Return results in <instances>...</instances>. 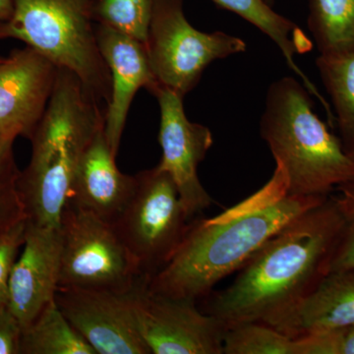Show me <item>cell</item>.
Wrapping results in <instances>:
<instances>
[{
  "instance_id": "cell-1",
  "label": "cell",
  "mask_w": 354,
  "mask_h": 354,
  "mask_svg": "<svg viewBox=\"0 0 354 354\" xmlns=\"http://www.w3.org/2000/svg\"><path fill=\"white\" fill-rule=\"evenodd\" d=\"M342 223L330 196L295 216L247 261L232 285L211 295L206 313L227 328L255 322L278 330L327 274Z\"/></svg>"
},
{
  "instance_id": "cell-2",
  "label": "cell",
  "mask_w": 354,
  "mask_h": 354,
  "mask_svg": "<svg viewBox=\"0 0 354 354\" xmlns=\"http://www.w3.org/2000/svg\"><path fill=\"white\" fill-rule=\"evenodd\" d=\"M329 197V196H328ZM328 197L290 196L281 174L268 201L237 216L190 223L176 254L148 279L152 292L199 299L235 271L286 223Z\"/></svg>"
},
{
  "instance_id": "cell-3",
  "label": "cell",
  "mask_w": 354,
  "mask_h": 354,
  "mask_svg": "<svg viewBox=\"0 0 354 354\" xmlns=\"http://www.w3.org/2000/svg\"><path fill=\"white\" fill-rule=\"evenodd\" d=\"M106 111L73 72L58 68L48 108L30 139L31 160L18 179L28 221L60 227L77 167L104 127Z\"/></svg>"
},
{
  "instance_id": "cell-4",
  "label": "cell",
  "mask_w": 354,
  "mask_h": 354,
  "mask_svg": "<svg viewBox=\"0 0 354 354\" xmlns=\"http://www.w3.org/2000/svg\"><path fill=\"white\" fill-rule=\"evenodd\" d=\"M261 137L283 171L290 196L328 197L354 181V162L313 111L304 84L283 77L268 88Z\"/></svg>"
},
{
  "instance_id": "cell-5",
  "label": "cell",
  "mask_w": 354,
  "mask_h": 354,
  "mask_svg": "<svg viewBox=\"0 0 354 354\" xmlns=\"http://www.w3.org/2000/svg\"><path fill=\"white\" fill-rule=\"evenodd\" d=\"M6 39H19L73 72L106 109L111 76L97 44L92 0H13L12 16L0 23V41Z\"/></svg>"
},
{
  "instance_id": "cell-6",
  "label": "cell",
  "mask_w": 354,
  "mask_h": 354,
  "mask_svg": "<svg viewBox=\"0 0 354 354\" xmlns=\"http://www.w3.org/2000/svg\"><path fill=\"white\" fill-rule=\"evenodd\" d=\"M145 46L158 85L183 97L212 62L246 50L239 37L195 29L184 14L183 0H153Z\"/></svg>"
},
{
  "instance_id": "cell-7",
  "label": "cell",
  "mask_w": 354,
  "mask_h": 354,
  "mask_svg": "<svg viewBox=\"0 0 354 354\" xmlns=\"http://www.w3.org/2000/svg\"><path fill=\"white\" fill-rule=\"evenodd\" d=\"M135 176L134 193L113 227L142 276L151 278L176 254L190 223L167 171L157 165Z\"/></svg>"
},
{
  "instance_id": "cell-8",
  "label": "cell",
  "mask_w": 354,
  "mask_h": 354,
  "mask_svg": "<svg viewBox=\"0 0 354 354\" xmlns=\"http://www.w3.org/2000/svg\"><path fill=\"white\" fill-rule=\"evenodd\" d=\"M59 288L130 291L144 278L115 227L67 201Z\"/></svg>"
},
{
  "instance_id": "cell-9",
  "label": "cell",
  "mask_w": 354,
  "mask_h": 354,
  "mask_svg": "<svg viewBox=\"0 0 354 354\" xmlns=\"http://www.w3.org/2000/svg\"><path fill=\"white\" fill-rule=\"evenodd\" d=\"M130 291L58 288L55 300L70 324L97 354H151Z\"/></svg>"
},
{
  "instance_id": "cell-10",
  "label": "cell",
  "mask_w": 354,
  "mask_h": 354,
  "mask_svg": "<svg viewBox=\"0 0 354 354\" xmlns=\"http://www.w3.org/2000/svg\"><path fill=\"white\" fill-rule=\"evenodd\" d=\"M148 279L137 290L136 313L151 354H223V321L200 311L195 299L152 292Z\"/></svg>"
},
{
  "instance_id": "cell-11",
  "label": "cell",
  "mask_w": 354,
  "mask_h": 354,
  "mask_svg": "<svg viewBox=\"0 0 354 354\" xmlns=\"http://www.w3.org/2000/svg\"><path fill=\"white\" fill-rule=\"evenodd\" d=\"M152 95L160 111L158 143L162 157L158 167L171 176L190 221L214 203L198 176V167L213 146V134L208 127L188 120L180 95L162 86Z\"/></svg>"
},
{
  "instance_id": "cell-12",
  "label": "cell",
  "mask_w": 354,
  "mask_h": 354,
  "mask_svg": "<svg viewBox=\"0 0 354 354\" xmlns=\"http://www.w3.org/2000/svg\"><path fill=\"white\" fill-rule=\"evenodd\" d=\"M58 67L30 46L0 62V136L31 139L55 88Z\"/></svg>"
},
{
  "instance_id": "cell-13",
  "label": "cell",
  "mask_w": 354,
  "mask_h": 354,
  "mask_svg": "<svg viewBox=\"0 0 354 354\" xmlns=\"http://www.w3.org/2000/svg\"><path fill=\"white\" fill-rule=\"evenodd\" d=\"M23 247L11 274L7 306L24 330L55 300L59 288L60 227H41L27 220Z\"/></svg>"
},
{
  "instance_id": "cell-14",
  "label": "cell",
  "mask_w": 354,
  "mask_h": 354,
  "mask_svg": "<svg viewBox=\"0 0 354 354\" xmlns=\"http://www.w3.org/2000/svg\"><path fill=\"white\" fill-rule=\"evenodd\" d=\"M97 44L111 76V93L106 111L104 133L111 152L118 157L130 106L137 92L152 94L158 87L145 44L104 25L95 26Z\"/></svg>"
},
{
  "instance_id": "cell-15",
  "label": "cell",
  "mask_w": 354,
  "mask_h": 354,
  "mask_svg": "<svg viewBox=\"0 0 354 354\" xmlns=\"http://www.w3.org/2000/svg\"><path fill=\"white\" fill-rule=\"evenodd\" d=\"M115 160L102 127L79 162L67 200L111 225L120 218L136 186V176L122 174Z\"/></svg>"
},
{
  "instance_id": "cell-16",
  "label": "cell",
  "mask_w": 354,
  "mask_h": 354,
  "mask_svg": "<svg viewBox=\"0 0 354 354\" xmlns=\"http://www.w3.org/2000/svg\"><path fill=\"white\" fill-rule=\"evenodd\" d=\"M354 325V269L326 274L279 332L290 337Z\"/></svg>"
},
{
  "instance_id": "cell-17",
  "label": "cell",
  "mask_w": 354,
  "mask_h": 354,
  "mask_svg": "<svg viewBox=\"0 0 354 354\" xmlns=\"http://www.w3.org/2000/svg\"><path fill=\"white\" fill-rule=\"evenodd\" d=\"M221 8L232 11L241 16L242 19L248 21L250 24L264 32L266 36L278 46L283 53L288 67L300 79L310 94L315 95L323 102L327 111L328 104L321 97L315 86L311 83L308 77L295 62V55H304L313 48V43L305 34L301 28L298 27L292 21L281 15L272 8L264 0H212Z\"/></svg>"
},
{
  "instance_id": "cell-18",
  "label": "cell",
  "mask_w": 354,
  "mask_h": 354,
  "mask_svg": "<svg viewBox=\"0 0 354 354\" xmlns=\"http://www.w3.org/2000/svg\"><path fill=\"white\" fill-rule=\"evenodd\" d=\"M20 354H97L70 324L55 300L22 330Z\"/></svg>"
},
{
  "instance_id": "cell-19",
  "label": "cell",
  "mask_w": 354,
  "mask_h": 354,
  "mask_svg": "<svg viewBox=\"0 0 354 354\" xmlns=\"http://www.w3.org/2000/svg\"><path fill=\"white\" fill-rule=\"evenodd\" d=\"M316 66L329 94L346 153L354 151V50L337 55H319Z\"/></svg>"
},
{
  "instance_id": "cell-20",
  "label": "cell",
  "mask_w": 354,
  "mask_h": 354,
  "mask_svg": "<svg viewBox=\"0 0 354 354\" xmlns=\"http://www.w3.org/2000/svg\"><path fill=\"white\" fill-rule=\"evenodd\" d=\"M308 28L320 55L354 50V0H308Z\"/></svg>"
},
{
  "instance_id": "cell-21",
  "label": "cell",
  "mask_w": 354,
  "mask_h": 354,
  "mask_svg": "<svg viewBox=\"0 0 354 354\" xmlns=\"http://www.w3.org/2000/svg\"><path fill=\"white\" fill-rule=\"evenodd\" d=\"M223 354H301V344L265 324L242 323L227 328Z\"/></svg>"
},
{
  "instance_id": "cell-22",
  "label": "cell",
  "mask_w": 354,
  "mask_h": 354,
  "mask_svg": "<svg viewBox=\"0 0 354 354\" xmlns=\"http://www.w3.org/2000/svg\"><path fill=\"white\" fill-rule=\"evenodd\" d=\"M153 0H92L93 20L145 44Z\"/></svg>"
},
{
  "instance_id": "cell-23",
  "label": "cell",
  "mask_w": 354,
  "mask_h": 354,
  "mask_svg": "<svg viewBox=\"0 0 354 354\" xmlns=\"http://www.w3.org/2000/svg\"><path fill=\"white\" fill-rule=\"evenodd\" d=\"M15 140L0 136V234L27 218L18 190L21 171L14 153Z\"/></svg>"
},
{
  "instance_id": "cell-24",
  "label": "cell",
  "mask_w": 354,
  "mask_h": 354,
  "mask_svg": "<svg viewBox=\"0 0 354 354\" xmlns=\"http://www.w3.org/2000/svg\"><path fill=\"white\" fill-rule=\"evenodd\" d=\"M335 197L342 216V228L328 264V274L354 269V181L337 187Z\"/></svg>"
},
{
  "instance_id": "cell-25",
  "label": "cell",
  "mask_w": 354,
  "mask_h": 354,
  "mask_svg": "<svg viewBox=\"0 0 354 354\" xmlns=\"http://www.w3.org/2000/svg\"><path fill=\"white\" fill-rule=\"evenodd\" d=\"M27 218L0 234V306L8 302L9 283L18 252L24 245Z\"/></svg>"
},
{
  "instance_id": "cell-26",
  "label": "cell",
  "mask_w": 354,
  "mask_h": 354,
  "mask_svg": "<svg viewBox=\"0 0 354 354\" xmlns=\"http://www.w3.org/2000/svg\"><path fill=\"white\" fill-rule=\"evenodd\" d=\"M22 330L8 306H0V354H20Z\"/></svg>"
},
{
  "instance_id": "cell-27",
  "label": "cell",
  "mask_w": 354,
  "mask_h": 354,
  "mask_svg": "<svg viewBox=\"0 0 354 354\" xmlns=\"http://www.w3.org/2000/svg\"><path fill=\"white\" fill-rule=\"evenodd\" d=\"M321 354H354V325L318 333Z\"/></svg>"
},
{
  "instance_id": "cell-28",
  "label": "cell",
  "mask_w": 354,
  "mask_h": 354,
  "mask_svg": "<svg viewBox=\"0 0 354 354\" xmlns=\"http://www.w3.org/2000/svg\"><path fill=\"white\" fill-rule=\"evenodd\" d=\"M13 13V0H0V23L10 19Z\"/></svg>"
},
{
  "instance_id": "cell-29",
  "label": "cell",
  "mask_w": 354,
  "mask_h": 354,
  "mask_svg": "<svg viewBox=\"0 0 354 354\" xmlns=\"http://www.w3.org/2000/svg\"><path fill=\"white\" fill-rule=\"evenodd\" d=\"M266 3L269 4L270 6H272V4H274V0H264Z\"/></svg>"
},
{
  "instance_id": "cell-30",
  "label": "cell",
  "mask_w": 354,
  "mask_h": 354,
  "mask_svg": "<svg viewBox=\"0 0 354 354\" xmlns=\"http://www.w3.org/2000/svg\"><path fill=\"white\" fill-rule=\"evenodd\" d=\"M348 155H349V157H351V160H353V162H354V151L353 153H348Z\"/></svg>"
},
{
  "instance_id": "cell-31",
  "label": "cell",
  "mask_w": 354,
  "mask_h": 354,
  "mask_svg": "<svg viewBox=\"0 0 354 354\" xmlns=\"http://www.w3.org/2000/svg\"><path fill=\"white\" fill-rule=\"evenodd\" d=\"M4 59V57H0V62H2V60Z\"/></svg>"
}]
</instances>
